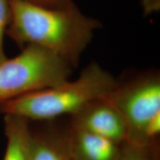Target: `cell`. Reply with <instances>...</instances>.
I'll return each instance as SVG.
<instances>
[{"label": "cell", "instance_id": "obj_6", "mask_svg": "<svg viewBox=\"0 0 160 160\" xmlns=\"http://www.w3.org/2000/svg\"><path fill=\"white\" fill-rule=\"evenodd\" d=\"M67 151L71 160H120L122 154L113 142L76 128L70 137Z\"/></svg>", "mask_w": 160, "mask_h": 160}, {"label": "cell", "instance_id": "obj_3", "mask_svg": "<svg viewBox=\"0 0 160 160\" xmlns=\"http://www.w3.org/2000/svg\"><path fill=\"white\" fill-rule=\"evenodd\" d=\"M72 66L47 50L28 45L0 62V102L68 81Z\"/></svg>", "mask_w": 160, "mask_h": 160}, {"label": "cell", "instance_id": "obj_2", "mask_svg": "<svg viewBox=\"0 0 160 160\" xmlns=\"http://www.w3.org/2000/svg\"><path fill=\"white\" fill-rule=\"evenodd\" d=\"M117 81L99 65L88 66L74 81L31 92L0 102V112L28 119H51L64 114H75L92 102L105 97Z\"/></svg>", "mask_w": 160, "mask_h": 160}, {"label": "cell", "instance_id": "obj_11", "mask_svg": "<svg viewBox=\"0 0 160 160\" xmlns=\"http://www.w3.org/2000/svg\"><path fill=\"white\" fill-rule=\"evenodd\" d=\"M25 1L48 8H62L73 3V0H25Z\"/></svg>", "mask_w": 160, "mask_h": 160}, {"label": "cell", "instance_id": "obj_12", "mask_svg": "<svg viewBox=\"0 0 160 160\" xmlns=\"http://www.w3.org/2000/svg\"><path fill=\"white\" fill-rule=\"evenodd\" d=\"M145 15H150L159 11L160 0H141Z\"/></svg>", "mask_w": 160, "mask_h": 160}, {"label": "cell", "instance_id": "obj_1", "mask_svg": "<svg viewBox=\"0 0 160 160\" xmlns=\"http://www.w3.org/2000/svg\"><path fill=\"white\" fill-rule=\"evenodd\" d=\"M9 33L21 44L42 48L77 66L82 53L101 27L74 4L48 8L25 0H10Z\"/></svg>", "mask_w": 160, "mask_h": 160}, {"label": "cell", "instance_id": "obj_4", "mask_svg": "<svg viewBox=\"0 0 160 160\" xmlns=\"http://www.w3.org/2000/svg\"><path fill=\"white\" fill-rule=\"evenodd\" d=\"M105 99L122 117L128 130L126 142L149 146L145 128L160 113V79L157 73H145L125 84L117 85Z\"/></svg>", "mask_w": 160, "mask_h": 160}, {"label": "cell", "instance_id": "obj_10", "mask_svg": "<svg viewBox=\"0 0 160 160\" xmlns=\"http://www.w3.org/2000/svg\"><path fill=\"white\" fill-rule=\"evenodd\" d=\"M120 160H150L148 146L125 142Z\"/></svg>", "mask_w": 160, "mask_h": 160}, {"label": "cell", "instance_id": "obj_7", "mask_svg": "<svg viewBox=\"0 0 160 160\" xmlns=\"http://www.w3.org/2000/svg\"><path fill=\"white\" fill-rule=\"evenodd\" d=\"M27 119L6 114L5 119L7 148L3 160H31L33 137Z\"/></svg>", "mask_w": 160, "mask_h": 160}, {"label": "cell", "instance_id": "obj_8", "mask_svg": "<svg viewBox=\"0 0 160 160\" xmlns=\"http://www.w3.org/2000/svg\"><path fill=\"white\" fill-rule=\"evenodd\" d=\"M31 160H71L67 150L63 151L57 144L33 139Z\"/></svg>", "mask_w": 160, "mask_h": 160}, {"label": "cell", "instance_id": "obj_5", "mask_svg": "<svg viewBox=\"0 0 160 160\" xmlns=\"http://www.w3.org/2000/svg\"><path fill=\"white\" fill-rule=\"evenodd\" d=\"M73 128L104 137L117 145L128 140V130L122 117L105 99L95 100L75 113Z\"/></svg>", "mask_w": 160, "mask_h": 160}, {"label": "cell", "instance_id": "obj_9", "mask_svg": "<svg viewBox=\"0 0 160 160\" xmlns=\"http://www.w3.org/2000/svg\"><path fill=\"white\" fill-rule=\"evenodd\" d=\"M11 22L10 0H0V62L7 59L4 50V37Z\"/></svg>", "mask_w": 160, "mask_h": 160}]
</instances>
